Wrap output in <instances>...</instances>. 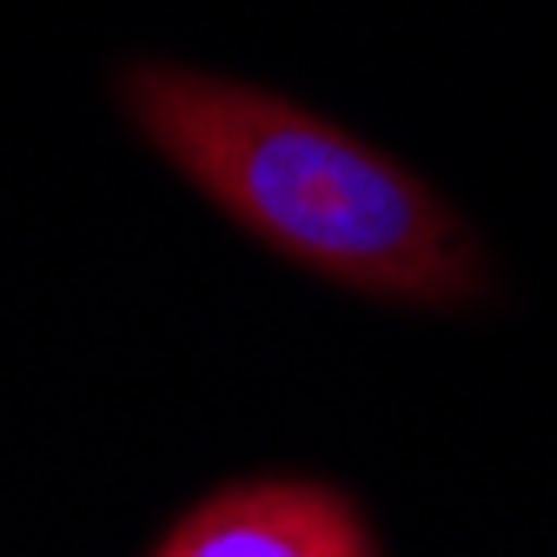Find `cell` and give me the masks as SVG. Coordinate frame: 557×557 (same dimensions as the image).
I'll return each instance as SVG.
<instances>
[{
  "label": "cell",
  "mask_w": 557,
  "mask_h": 557,
  "mask_svg": "<svg viewBox=\"0 0 557 557\" xmlns=\"http://www.w3.org/2000/svg\"><path fill=\"white\" fill-rule=\"evenodd\" d=\"M120 107L180 180L278 259L392 306H465L484 293L471 226L411 166L312 107L166 60L126 66Z\"/></svg>",
  "instance_id": "6da1fadb"
},
{
  "label": "cell",
  "mask_w": 557,
  "mask_h": 557,
  "mask_svg": "<svg viewBox=\"0 0 557 557\" xmlns=\"http://www.w3.org/2000/svg\"><path fill=\"white\" fill-rule=\"evenodd\" d=\"M153 557H379L352 498L306 478H259L193 505Z\"/></svg>",
  "instance_id": "7a4b0ae2"
}]
</instances>
